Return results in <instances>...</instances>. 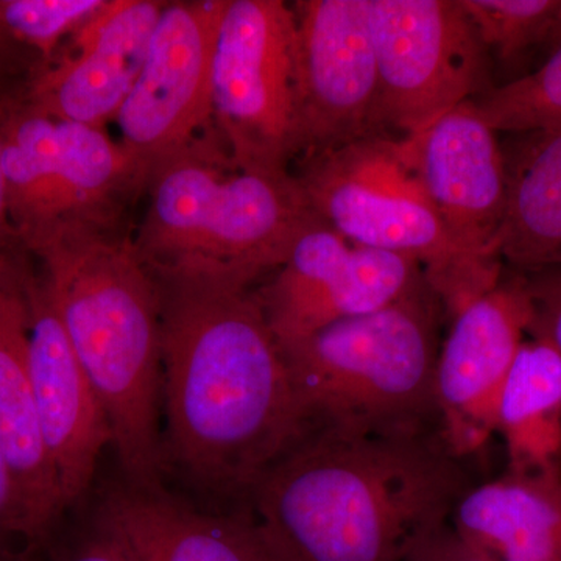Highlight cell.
<instances>
[{
    "label": "cell",
    "mask_w": 561,
    "mask_h": 561,
    "mask_svg": "<svg viewBox=\"0 0 561 561\" xmlns=\"http://www.w3.org/2000/svg\"><path fill=\"white\" fill-rule=\"evenodd\" d=\"M154 279L164 468L213 496L249 501L262 476L309 432L283 350L256 290Z\"/></svg>",
    "instance_id": "1"
},
{
    "label": "cell",
    "mask_w": 561,
    "mask_h": 561,
    "mask_svg": "<svg viewBox=\"0 0 561 561\" xmlns=\"http://www.w3.org/2000/svg\"><path fill=\"white\" fill-rule=\"evenodd\" d=\"M470 489L440 432L316 430L262 476L249 512L275 561H409Z\"/></svg>",
    "instance_id": "2"
},
{
    "label": "cell",
    "mask_w": 561,
    "mask_h": 561,
    "mask_svg": "<svg viewBox=\"0 0 561 561\" xmlns=\"http://www.w3.org/2000/svg\"><path fill=\"white\" fill-rule=\"evenodd\" d=\"M131 220L58 231L35 250L51 300L108 416L131 485L162 486L161 309Z\"/></svg>",
    "instance_id": "3"
},
{
    "label": "cell",
    "mask_w": 561,
    "mask_h": 561,
    "mask_svg": "<svg viewBox=\"0 0 561 561\" xmlns=\"http://www.w3.org/2000/svg\"><path fill=\"white\" fill-rule=\"evenodd\" d=\"M133 242L161 278L253 289L319 221L294 172L239 168L216 128L151 165Z\"/></svg>",
    "instance_id": "4"
},
{
    "label": "cell",
    "mask_w": 561,
    "mask_h": 561,
    "mask_svg": "<svg viewBox=\"0 0 561 561\" xmlns=\"http://www.w3.org/2000/svg\"><path fill=\"white\" fill-rule=\"evenodd\" d=\"M442 311L424 280L386 308L280 346L309 431L431 432Z\"/></svg>",
    "instance_id": "5"
},
{
    "label": "cell",
    "mask_w": 561,
    "mask_h": 561,
    "mask_svg": "<svg viewBox=\"0 0 561 561\" xmlns=\"http://www.w3.org/2000/svg\"><path fill=\"white\" fill-rule=\"evenodd\" d=\"M309 205L332 231L365 249L408 257L451 319L494 289L502 261L476 256L454 239L415 179L400 139L375 135L297 161Z\"/></svg>",
    "instance_id": "6"
},
{
    "label": "cell",
    "mask_w": 561,
    "mask_h": 561,
    "mask_svg": "<svg viewBox=\"0 0 561 561\" xmlns=\"http://www.w3.org/2000/svg\"><path fill=\"white\" fill-rule=\"evenodd\" d=\"M25 92L3 128L7 208L18 242L32 251L66 228L130 220L147 176L119 140L44 113Z\"/></svg>",
    "instance_id": "7"
},
{
    "label": "cell",
    "mask_w": 561,
    "mask_h": 561,
    "mask_svg": "<svg viewBox=\"0 0 561 561\" xmlns=\"http://www.w3.org/2000/svg\"><path fill=\"white\" fill-rule=\"evenodd\" d=\"M210 113L239 168L291 172L300 157V84L289 3L227 0L210 66Z\"/></svg>",
    "instance_id": "8"
},
{
    "label": "cell",
    "mask_w": 561,
    "mask_h": 561,
    "mask_svg": "<svg viewBox=\"0 0 561 561\" xmlns=\"http://www.w3.org/2000/svg\"><path fill=\"white\" fill-rule=\"evenodd\" d=\"M386 135L486 94V50L460 0H370ZM391 136V135H390Z\"/></svg>",
    "instance_id": "9"
},
{
    "label": "cell",
    "mask_w": 561,
    "mask_h": 561,
    "mask_svg": "<svg viewBox=\"0 0 561 561\" xmlns=\"http://www.w3.org/2000/svg\"><path fill=\"white\" fill-rule=\"evenodd\" d=\"M291 10L300 84L298 160L386 135L370 0H297Z\"/></svg>",
    "instance_id": "10"
},
{
    "label": "cell",
    "mask_w": 561,
    "mask_h": 561,
    "mask_svg": "<svg viewBox=\"0 0 561 561\" xmlns=\"http://www.w3.org/2000/svg\"><path fill=\"white\" fill-rule=\"evenodd\" d=\"M227 0H181L162 10L149 54L114 124L119 144L151 165L214 130L210 66Z\"/></svg>",
    "instance_id": "11"
},
{
    "label": "cell",
    "mask_w": 561,
    "mask_h": 561,
    "mask_svg": "<svg viewBox=\"0 0 561 561\" xmlns=\"http://www.w3.org/2000/svg\"><path fill=\"white\" fill-rule=\"evenodd\" d=\"M416 262L354 245L319 220L256 290L279 346L386 308L424 283Z\"/></svg>",
    "instance_id": "12"
},
{
    "label": "cell",
    "mask_w": 561,
    "mask_h": 561,
    "mask_svg": "<svg viewBox=\"0 0 561 561\" xmlns=\"http://www.w3.org/2000/svg\"><path fill=\"white\" fill-rule=\"evenodd\" d=\"M534 305L524 275L500 280L453 319L435 370V404L446 448L457 459L478 453L496 432L502 390Z\"/></svg>",
    "instance_id": "13"
},
{
    "label": "cell",
    "mask_w": 561,
    "mask_h": 561,
    "mask_svg": "<svg viewBox=\"0 0 561 561\" xmlns=\"http://www.w3.org/2000/svg\"><path fill=\"white\" fill-rule=\"evenodd\" d=\"M398 139L454 239L476 256L502 261L497 239L507 208V161L474 101Z\"/></svg>",
    "instance_id": "14"
},
{
    "label": "cell",
    "mask_w": 561,
    "mask_h": 561,
    "mask_svg": "<svg viewBox=\"0 0 561 561\" xmlns=\"http://www.w3.org/2000/svg\"><path fill=\"white\" fill-rule=\"evenodd\" d=\"M24 284L36 411L62 504L69 508L90 490L103 449L113 445V432L32 254Z\"/></svg>",
    "instance_id": "15"
},
{
    "label": "cell",
    "mask_w": 561,
    "mask_h": 561,
    "mask_svg": "<svg viewBox=\"0 0 561 561\" xmlns=\"http://www.w3.org/2000/svg\"><path fill=\"white\" fill-rule=\"evenodd\" d=\"M162 0H108L28 83V102L58 119L105 128L149 54Z\"/></svg>",
    "instance_id": "16"
},
{
    "label": "cell",
    "mask_w": 561,
    "mask_h": 561,
    "mask_svg": "<svg viewBox=\"0 0 561 561\" xmlns=\"http://www.w3.org/2000/svg\"><path fill=\"white\" fill-rule=\"evenodd\" d=\"M28 260L20 242L0 254V446L20 486L28 549L35 551L49 548L66 508L33 394L24 284Z\"/></svg>",
    "instance_id": "17"
},
{
    "label": "cell",
    "mask_w": 561,
    "mask_h": 561,
    "mask_svg": "<svg viewBox=\"0 0 561 561\" xmlns=\"http://www.w3.org/2000/svg\"><path fill=\"white\" fill-rule=\"evenodd\" d=\"M99 515L138 561H275L249 511H197L162 486H114Z\"/></svg>",
    "instance_id": "18"
},
{
    "label": "cell",
    "mask_w": 561,
    "mask_h": 561,
    "mask_svg": "<svg viewBox=\"0 0 561 561\" xmlns=\"http://www.w3.org/2000/svg\"><path fill=\"white\" fill-rule=\"evenodd\" d=\"M449 524L491 561H561V470L471 486Z\"/></svg>",
    "instance_id": "19"
},
{
    "label": "cell",
    "mask_w": 561,
    "mask_h": 561,
    "mask_svg": "<svg viewBox=\"0 0 561 561\" xmlns=\"http://www.w3.org/2000/svg\"><path fill=\"white\" fill-rule=\"evenodd\" d=\"M527 135L515 164H507L497 250L502 261L534 273L561 268V128Z\"/></svg>",
    "instance_id": "20"
},
{
    "label": "cell",
    "mask_w": 561,
    "mask_h": 561,
    "mask_svg": "<svg viewBox=\"0 0 561 561\" xmlns=\"http://www.w3.org/2000/svg\"><path fill=\"white\" fill-rule=\"evenodd\" d=\"M496 432L512 472L561 470V356L542 339L524 341L497 408Z\"/></svg>",
    "instance_id": "21"
},
{
    "label": "cell",
    "mask_w": 561,
    "mask_h": 561,
    "mask_svg": "<svg viewBox=\"0 0 561 561\" xmlns=\"http://www.w3.org/2000/svg\"><path fill=\"white\" fill-rule=\"evenodd\" d=\"M474 103L496 133L561 128V46L534 72L491 88Z\"/></svg>",
    "instance_id": "22"
},
{
    "label": "cell",
    "mask_w": 561,
    "mask_h": 561,
    "mask_svg": "<svg viewBox=\"0 0 561 561\" xmlns=\"http://www.w3.org/2000/svg\"><path fill=\"white\" fill-rule=\"evenodd\" d=\"M108 0H0V31L49 65ZM38 69V70H39Z\"/></svg>",
    "instance_id": "23"
},
{
    "label": "cell",
    "mask_w": 561,
    "mask_h": 561,
    "mask_svg": "<svg viewBox=\"0 0 561 561\" xmlns=\"http://www.w3.org/2000/svg\"><path fill=\"white\" fill-rule=\"evenodd\" d=\"M560 0H460L483 49L513 61L548 44Z\"/></svg>",
    "instance_id": "24"
},
{
    "label": "cell",
    "mask_w": 561,
    "mask_h": 561,
    "mask_svg": "<svg viewBox=\"0 0 561 561\" xmlns=\"http://www.w3.org/2000/svg\"><path fill=\"white\" fill-rule=\"evenodd\" d=\"M51 561H138L127 541L101 515L72 540L49 546Z\"/></svg>",
    "instance_id": "25"
},
{
    "label": "cell",
    "mask_w": 561,
    "mask_h": 561,
    "mask_svg": "<svg viewBox=\"0 0 561 561\" xmlns=\"http://www.w3.org/2000/svg\"><path fill=\"white\" fill-rule=\"evenodd\" d=\"M534 319L531 337L542 339L561 356V268L527 273Z\"/></svg>",
    "instance_id": "26"
},
{
    "label": "cell",
    "mask_w": 561,
    "mask_h": 561,
    "mask_svg": "<svg viewBox=\"0 0 561 561\" xmlns=\"http://www.w3.org/2000/svg\"><path fill=\"white\" fill-rule=\"evenodd\" d=\"M14 538H21L28 546L31 531L20 486L0 446V542L10 545Z\"/></svg>",
    "instance_id": "27"
},
{
    "label": "cell",
    "mask_w": 561,
    "mask_h": 561,
    "mask_svg": "<svg viewBox=\"0 0 561 561\" xmlns=\"http://www.w3.org/2000/svg\"><path fill=\"white\" fill-rule=\"evenodd\" d=\"M31 80L27 77L0 79V254L5 253L18 242L10 225L9 208H7L5 179H3L2 168L3 128H5L11 106L24 94Z\"/></svg>",
    "instance_id": "28"
},
{
    "label": "cell",
    "mask_w": 561,
    "mask_h": 561,
    "mask_svg": "<svg viewBox=\"0 0 561 561\" xmlns=\"http://www.w3.org/2000/svg\"><path fill=\"white\" fill-rule=\"evenodd\" d=\"M409 561H491L460 540L451 524L437 531L413 552Z\"/></svg>",
    "instance_id": "29"
},
{
    "label": "cell",
    "mask_w": 561,
    "mask_h": 561,
    "mask_svg": "<svg viewBox=\"0 0 561 561\" xmlns=\"http://www.w3.org/2000/svg\"><path fill=\"white\" fill-rule=\"evenodd\" d=\"M38 69L39 61L31 51L22 49L0 31V79H10V77L32 79Z\"/></svg>",
    "instance_id": "30"
},
{
    "label": "cell",
    "mask_w": 561,
    "mask_h": 561,
    "mask_svg": "<svg viewBox=\"0 0 561 561\" xmlns=\"http://www.w3.org/2000/svg\"><path fill=\"white\" fill-rule=\"evenodd\" d=\"M548 46L551 47L552 50L561 46V0L559 9L556 11V16H553L552 31L551 35H549Z\"/></svg>",
    "instance_id": "31"
},
{
    "label": "cell",
    "mask_w": 561,
    "mask_h": 561,
    "mask_svg": "<svg viewBox=\"0 0 561 561\" xmlns=\"http://www.w3.org/2000/svg\"><path fill=\"white\" fill-rule=\"evenodd\" d=\"M0 561H32L25 552L16 551L11 545L0 542Z\"/></svg>",
    "instance_id": "32"
}]
</instances>
